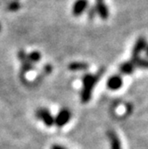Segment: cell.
<instances>
[{
	"label": "cell",
	"mask_w": 148,
	"mask_h": 149,
	"mask_svg": "<svg viewBox=\"0 0 148 149\" xmlns=\"http://www.w3.org/2000/svg\"><path fill=\"white\" fill-rule=\"evenodd\" d=\"M103 73V72H102ZM100 73V74H102ZM99 75H90V74H87L84 76L83 78V89L81 92V101L84 103H87L91 97V93H92V89L95 87L96 83L99 79Z\"/></svg>",
	"instance_id": "1"
},
{
	"label": "cell",
	"mask_w": 148,
	"mask_h": 149,
	"mask_svg": "<svg viewBox=\"0 0 148 149\" xmlns=\"http://www.w3.org/2000/svg\"><path fill=\"white\" fill-rule=\"evenodd\" d=\"M36 116L38 119L41 120L47 127H51L55 123V119H54L50 112L47 109H44V108L38 109L36 113Z\"/></svg>",
	"instance_id": "2"
},
{
	"label": "cell",
	"mask_w": 148,
	"mask_h": 149,
	"mask_svg": "<svg viewBox=\"0 0 148 149\" xmlns=\"http://www.w3.org/2000/svg\"><path fill=\"white\" fill-rule=\"evenodd\" d=\"M71 119V113L69 110L67 109H63L62 111H60V113L57 114L56 118L55 119V123L58 126V127H63Z\"/></svg>",
	"instance_id": "3"
},
{
	"label": "cell",
	"mask_w": 148,
	"mask_h": 149,
	"mask_svg": "<svg viewBox=\"0 0 148 149\" xmlns=\"http://www.w3.org/2000/svg\"><path fill=\"white\" fill-rule=\"evenodd\" d=\"M146 47H147L146 40L144 38H139L138 39L137 43L135 44V46H134L133 50H132V58L131 59H135V58L140 57L139 55L144 50H145Z\"/></svg>",
	"instance_id": "4"
},
{
	"label": "cell",
	"mask_w": 148,
	"mask_h": 149,
	"mask_svg": "<svg viewBox=\"0 0 148 149\" xmlns=\"http://www.w3.org/2000/svg\"><path fill=\"white\" fill-rule=\"evenodd\" d=\"M88 0H77L72 7V13L75 16H79L88 8Z\"/></svg>",
	"instance_id": "5"
},
{
	"label": "cell",
	"mask_w": 148,
	"mask_h": 149,
	"mask_svg": "<svg viewBox=\"0 0 148 149\" xmlns=\"http://www.w3.org/2000/svg\"><path fill=\"white\" fill-rule=\"evenodd\" d=\"M96 13H98V15L105 20L109 16V11L108 8L105 6L104 0H97V6H96Z\"/></svg>",
	"instance_id": "6"
},
{
	"label": "cell",
	"mask_w": 148,
	"mask_h": 149,
	"mask_svg": "<svg viewBox=\"0 0 148 149\" xmlns=\"http://www.w3.org/2000/svg\"><path fill=\"white\" fill-rule=\"evenodd\" d=\"M122 79L119 75H113L107 81V86H108L110 89L113 90H116L122 87Z\"/></svg>",
	"instance_id": "7"
},
{
	"label": "cell",
	"mask_w": 148,
	"mask_h": 149,
	"mask_svg": "<svg viewBox=\"0 0 148 149\" xmlns=\"http://www.w3.org/2000/svg\"><path fill=\"white\" fill-rule=\"evenodd\" d=\"M136 67L131 61L123 63L120 66V71L123 74H131L134 71H135Z\"/></svg>",
	"instance_id": "8"
},
{
	"label": "cell",
	"mask_w": 148,
	"mask_h": 149,
	"mask_svg": "<svg viewBox=\"0 0 148 149\" xmlns=\"http://www.w3.org/2000/svg\"><path fill=\"white\" fill-rule=\"evenodd\" d=\"M88 67L85 63H73L70 65V69L72 71H84Z\"/></svg>",
	"instance_id": "9"
},
{
	"label": "cell",
	"mask_w": 148,
	"mask_h": 149,
	"mask_svg": "<svg viewBox=\"0 0 148 149\" xmlns=\"http://www.w3.org/2000/svg\"><path fill=\"white\" fill-rule=\"evenodd\" d=\"M29 59L32 62H37L40 59V54H38V52H33L29 56Z\"/></svg>",
	"instance_id": "10"
},
{
	"label": "cell",
	"mask_w": 148,
	"mask_h": 149,
	"mask_svg": "<svg viewBox=\"0 0 148 149\" xmlns=\"http://www.w3.org/2000/svg\"><path fill=\"white\" fill-rule=\"evenodd\" d=\"M51 149H66V148H64V147H63V146H62L55 145V146H53L51 147Z\"/></svg>",
	"instance_id": "11"
},
{
	"label": "cell",
	"mask_w": 148,
	"mask_h": 149,
	"mask_svg": "<svg viewBox=\"0 0 148 149\" xmlns=\"http://www.w3.org/2000/svg\"><path fill=\"white\" fill-rule=\"evenodd\" d=\"M145 52H146V54H147V56H148V46L146 47V48H145Z\"/></svg>",
	"instance_id": "12"
}]
</instances>
